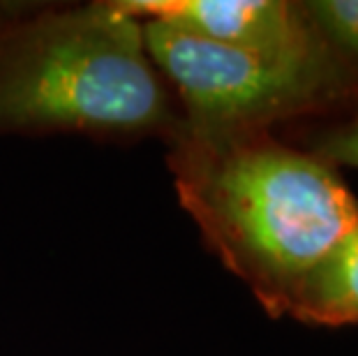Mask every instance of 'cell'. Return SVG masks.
<instances>
[{"instance_id":"cell-1","label":"cell","mask_w":358,"mask_h":356,"mask_svg":"<svg viewBox=\"0 0 358 356\" xmlns=\"http://www.w3.org/2000/svg\"><path fill=\"white\" fill-rule=\"evenodd\" d=\"M166 164L206 245L273 317L358 225L356 197L333 166L271 130L180 123Z\"/></svg>"},{"instance_id":"cell-3","label":"cell","mask_w":358,"mask_h":356,"mask_svg":"<svg viewBox=\"0 0 358 356\" xmlns=\"http://www.w3.org/2000/svg\"><path fill=\"white\" fill-rule=\"evenodd\" d=\"M143 44L192 130H271L335 102L340 58L289 60L210 42L164 19H141Z\"/></svg>"},{"instance_id":"cell-7","label":"cell","mask_w":358,"mask_h":356,"mask_svg":"<svg viewBox=\"0 0 358 356\" xmlns=\"http://www.w3.org/2000/svg\"><path fill=\"white\" fill-rule=\"evenodd\" d=\"M319 160L333 164L356 166L358 169V120L356 123L335 127L315 141V153Z\"/></svg>"},{"instance_id":"cell-6","label":"cell","mask_w":358,"mask_h":356,"mask_svg":"<svg viewBox=\"0 0 358 356\" xmlns=\"http://www.w3.org/2000/svg\"><path fill=\"white\" fill-rule=\"evenodd\" d=\"M303 10L335 54L358 60V0H312Z\"/></svg>"},{"instance_id":"cell-5","label":"cell","mask_w":358,"mask_h":356,"mask_svg":"<svg viewBox=\"0 0 358 356\" xmlns=\"http://www.w3.org/2000/svg\"><path fill=\"white\" fill-rule=\"evenodd\" d=\"M287 315L312 327L358 322V225L303 280Z\"/></svg>"},{"instance_id":"cell-4","label":"cell","mask_w":358,"mask_h":356,"mask_svg":"<svg viewBox=\"0 0 358 356\" xmlns=\"http://www.w3.org/2000/svg\"><path fill=\"white\" fill-rule=\"evenodd\" d=\"M136 19H164L227 47L289 60H331L303 5L285 0H120Z\"/></svg>"},{"instance_id":"cell-2","label":"cell","mask_w":358,"mask_h":356,"mask_svg":"<svg viewBox=\"0 0 358 356\" xmlns=\"http://www.w3.org/2000/svg\"><path fill=\"white\" fill-rule=\"evenodd\" d=\"M180 104L118 3L0 5V137L72 132L169 141Z\"/></svg>"}]
</instances>
